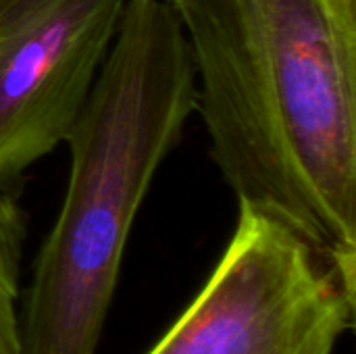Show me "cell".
<instances>
[{"label":"cell","instance_id":"6da1fadb","mask_svg":"<svg viewBox=\"0 0 356 354\" xmlns=\"http://www.w3.org/2000/svg\"><path fill=\"white\" fill-rule=\"evenodd\" d=\"M196 111L238 202L356 294V0H173Z\"/></svg>","mask_w":356,"mask_h":354},{"label":"cell","instance_id":"7a4b0ae2","mask_svg":"<svg viewBox=\"0 0 356 354\" xmlns=\"http://www.w3.org/2000/svg\"><path fill=\"white\" fill-rule=\"evenodd\" d=\"M196 111V73L169 0H127L73 125L69 179L35 259L21 354H96L150 184Z\"/></svg>","mask_w":356,"mask_h":354},{"label":"cell","instance_id":"3957f363","mask_svg":"<svg viewBox=\"0 0 356 354\" xmlns=\"http://www.w3.org/2000/svg\"><path fill=\"white\" fill-rule=\"evenodd\" d=\"M238 204L215 271L148 354H336L356 296L288 225Z\"/></svg>","mask_w":356,"mask_h":354},{"label":"cell","instance_id":"277c9868","mask_svg":"<svg viewBox=\"0 0 356 354\" xmlns=\"http://www.w3.org/2000/svg\"><path fill=\"white\" fill-rule=\"evenodd\" d=\"M127 0H0V190L65 144Z\"/></svg>","mask_w":356,"mask_h":354},{"label":"cell","instance_id":"5b68a950","mask_svg":"<svg viewBox=\"0 0 356 354\" xmlns=\"http://www.w3.org/2000/svg\"><path fill=\"white\" fill-rule=\"evenodd\" d=\"M27 236L25 213L10 190H0V354H21V259Z\"/></svg>","mask_w":356,"mask_h":354},{"label":"cell","instance_id":"8992f818","mask_svg":"<svg viewBox=\"0 0 356 354\" xmlns=\"http://www.w3.org/2000/svg\"><path fill=\"white\" fill-rule=\"evenodd\" d=\"M169 2H173V0H169Z\"/></svg>","mask_w":356,"mask_h":354}]
</instances>
